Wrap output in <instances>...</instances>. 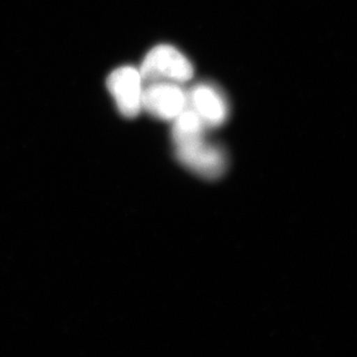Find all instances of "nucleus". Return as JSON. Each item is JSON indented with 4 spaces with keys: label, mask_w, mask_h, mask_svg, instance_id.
I'll list each match as a JSON object with an SVG mask.
<instances>
[{
    "label": "nucleus",
    "mask_w": 357,
    "mask_h": 357,
    "mask_svg": "<svg viewBox=\"0 0 357 357\" xmlns=\"http://www.w3.org/2000/svg\"><path fill=\"white\" fill-rule=\"evenodd\" d=\"M139 72L144 83L170 82L185 84L194 76V67L182 52L175 47L163 44L148 52Z\"/></svg>",
    "instance_id": "nucleus-1"
},
{
    "label": "nucleus",
    "mask_w": 357,
    "mask_h": 357,
    "mask_svg": "<svg viewBox=\"0 0 357 357\" xmlns=\"http://www.w3.org/2000/svg\"><path fill=\"white\" fill-rule=\"evenodd\" d=\"M107 86L124 117L134 119L142 112L144 81L139 69L132 66L117 68L107 77Z\"/></svg>",
    "instance_id": "nucleus-2"
},
{
    "label": "nucleus",
    "mask_w": 357,
    "mask_h": 357,
    "mask_svg": "<svg viewBox=\"0 0 357 357\" xmlns=\"http://www.w3.org/2000/svg\"><path fill=\"white\" fill-rule=\"evenodd\" d=\"M175 153L183 166L206 180L222 177L227 170L225 152L218 145L206 142L204 138L176 147Z\"/></svg>",
    "instance_id": "nucleus-3"
},
{
    "label": "nucleus",
    "mask_w": 357,
    "mask_h": 357,
    "mask_svg": "<svg viewBox=\"0 0 357 357\" xmlns=\"http://www.w3.org/2000/svg\"><path fill=\"white\" fill-rule=\"evenodd\" d=\"M142 105L155 119L173 121L188 107V91L180 84L151 82L144 86Z\"/></svg>",
    "instance_id": "nucleus-4"
},
{
    "label": "nucleus",
    "mask_w": 357,
    "mask_h": 357,
    "mask_svg": "<svg viewBox=\"0 0 357 357\" xmlns=\"http://www.w3.org/2000/svg\"><path fill=\"white\" fill-rule=\"evenodd\" d=\"M188 105L199 115L208 129L220 128L229 119L227 98L211 84L202 83L192 86L188 91Z\"/></svg>",
    "instance_id": "nucleus-5"
},
{
    "label": "nucleus",
    "mask_w": 357,
    "mask_h": 357,
    "mask_svg": "<svg viewBox=\"0 0 357 357\" xmlns=\"http://www.w3.org/2000/svg\"><path fill=\"white\" fill-rule=\"evenodd\" d=\"M206 129L203 119L188 105L173 121V143L178 147L203 139Z\"/></svg>",
    "instance_id": "nucleus-6"
}]
</instances>
